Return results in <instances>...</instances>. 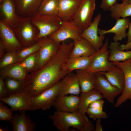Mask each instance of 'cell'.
I'll list each match as a JSON object with an SVG mask.
<instances>
[{
  "mask_svg": "<svg viewBox=\"0 0 131 131\" xmlns=\"http://www.w3.org/2000/svg\"><path fill=\"white\" fill-rule=\"evenodd\" d=\"M74 45L62 42L55 54L41 68L29 73L25 80V93L29 97L38 95L51 87L71 73L65 68Z\"/></svg>",
  "mask_w": 131,
  "mask_h": 131,
  "instance_id": "6da1fadb",
  "label": "cell"
},
{
  "mask_svg": "<svg viewBox=\"0 0 131 131\" xmlns=\"http://www.w3.org/2000/svg\"><path fill=\"white\" fill-rule=\"evenodd\" d=\"M53 124L60 131H68L72 127L80 131H95V128L86 115L78 111L73 112L56 111L49 116Z\"/></svg>",
  "mask_w": 131,
  "mask_h": 131,
  "instance_id": "7a4b0ae2",
  "label": "cell"
},
{
  "mask_svg": "<svg viewBox=\"0 0 131 131\" xmlns=\"http://www.w3.org/2000/svg\"><path fill=\"white\" fill-rule=\"evenodd\" d=\"M31 17L19 16L11 27L23 47L35 43L39 34L38 29L31 22Z\"/></svg>",
  "mask_w": 131,
  "mask_h": 131,
  "instance_id": "3957f363",
  "label": "cell"
},
{
  "mask_svg": "<svg viewBox=\"0 0 131 131\" xmlns=\"http://www.w3.org/2000/svg\"><path fill=\"white\" fill-rule=\"evenodd\" d=\"M31 20L39 31L36 42L49 37L57 31L61 26L63 21L57 15L43 14L38 12L31 17Z\"/></svg>",
  "mask_w": 131,
  "mask_h": 131,
  "instance_id": "277c9868",
  "label": "cell"
},
{
  "mask_svg": "<svg viewBox=\"0 0 131 131\" xmlns=\"http://www.w3.org/2000/svg\"><path fill=\"white\" fill-rule=\"evenodd\" d=\"M64 78L41 94L30 97L32 111L41 109L46 111L53 106L64 82Z\"/></svg>",
  "mask_w": 131,
  "mask_h": 131,
  "instance_id": "5b68a950",
  "label": "cell"
},
{
  "mask_svg": "<svg viewBox=\"0 0 131 131\" xmlns=\"http://www.w3.org/2000/svg\"><path fill=\"white\" fill-rule=\"evenodd\" d=\"M108 39L106 40L101 48L95 53L90 65L85 70L87 72L94 73L107 72L115 66L108 60Z\"/></svg>",
  "mask_w": 131,
  "mask_h": 131,
  "instance_id": "8992f818",
  "label": "cell"
},
{
  "mask_svg": "<svg viewBox=\"0 0 131 131\" xmlns=\"http://www.w3.org/2000/svg\"><path fill=\"white\" fill-rule=\"evenodd\" d=\"M39 41L41 47L38 52L37 63L33 71L41 68L46 64L57 53L61 45L49 37Z\"/></svg>",
  "mask_w": 131,
  "mask_h": 131,
  "instance_id": "52a82bcc",
  "label": "cell"
},
{
  "mask_svg": "<svg viewBox=\"0 0 131 131\" xmlns=\"http://www.w3.org/2000/svg\"><path fill=\"white\" fill-rule=\"evenodd\" d=\"M96 0H82L73 20L75 24L83 31L92 22L96 7Z\"/></svg>",
  "mask_w": 131,
  "mask_h": 131,
  "instance_id": "ba28073f",
  "label": "cell"
},
{
  "mask_svg": "<svg viewBox=\"0 0 131 131\" xmlns=\"http://www.w3.org/2000/svg\"><path fill=\"white\" fill-rule=\"evenodd\" d=\"M82 31L75 24L73 20L69 21H62L59 29L49 37L60 43L68 39L74 40L82 38L81 35Z\"/></svg>",
  "mask_w": 131,
  "mask_h": 131,
  "instance_id": "9c48e42d",
  "label": "cell"
},
{
  "mask_svg": "<svg viewBox=\"0 0 131 131\" xmlns=\"http://www.w3.org/2000/svg\"><path fill=\"white\" fill-rule=\"evenodd\" d=\"M112 63L123 71L125 77V84L121 95L118 98L114 106L117 107L128 99L131 101V58L123 62Z\"/></svg>",
  "mask_w": 131,
  "mask_h": 131,
  "instance_id": "30bf717a",
  "label": "cell"
},
{
  "mask_svg": "<svg viewBox=\"0 0 131 131\" xmlns=\"http://www.w3.org/2000/svg\"><path fill=\"white\" fill-rule=\"evenodd\" d=\"M94 89L111 104H113L115 98L122 93L119 89L110 82L105 75L99 72L96 74Z\"/></svg>",
  "mask_w": 131,
  "mask_h": 131,
  "instance_id": "8fae6325",
  "label": "cell"
},
{
  "mask_svg": "<svg viewBox=\"0 0 131 131\" xmlns=\"http://www.w3.org/2000/svg\"><path fill=\"white\" fill-rule=\"evenodd\" d=\"M101 18V15L99 13L94 18L89 26L83 31L81 34L82 38L88 41L95 50H99L103 45L105 39V35H98V26Z\"/></svg>",
  "mask_w": 131,
  "mask_h": 131,
  "instance_id": "7c38bea8",
  "label": "cell"
},
{
  "mask_svg": "<svg viewBox=\"0 0 131 131\" xmlns=\"http://www.w3.org/2000/svg\"><path fill=\"white\" fill-rule=\"evenodd\" d=\"M0 37L6 52H16L23 47L11 27L1 21Z\"/></svg>",
  "mask_w": 131,
  "mask_h": 131,
  "instance_id": "4fadbf2b",
  "label": "cell"
},
{
  "mask_svg": "<svg viewBox=\"0 0 131 131\" xmlns=\"http://www.w3.org/2000/svg\"><path fill=\"white\" fill-rule=\"evenodd\" d=\"M10 106L12 111H19L21 113L26 110L32 111L30 97L25 93L18 94H9L8 97L0 99Z\"/></svg>",
  "mask_w": 131,
  "mask_h": 131,
  "instance_id": "5bb4252c",
  "label": "cell"
},
{
  "mask_svg": "<svg viewBox=\"0 0 131 131\" xmlns=\"http://www.w3.org/2000/svg\"><path fill=\"white\" fill-rule=\"evenodd\" d=\"M82 0H59L57 16L64 21L73 20Z\"/></svg>",
  "mask_w": 131,
  "mask_h": 131,
  "instance_id": "9a60e30c",
  "label": "cell"
},
{
  "mask_svg": "<svg viewBox=\"0 0 131 131\" xmlns=\"http://www.w3.org/2000/svg\"><path fill=\"white\" fill-rule=\"evenodd\" d=\"M80 101L79 96L71 94L57 97L53 106L57 111L73 112L77 111Z\"/></svg>",
  "mask_w": 131,
  "mask_h": 131,
  "instance_id": "2e32d148",
  "label": "cell"
},
{
  "mask_svg": "<svg viewBox=\"0 0 131 131\" xmlns=\"http://www.w3.org/2000/svg\"><path fill=\"white\" fill-rule=\"evenodd\" d=\"M0 20L11 27L17 20V15L14 0H4L0 4Z\"/></svg>",
  "mask_w": 131,
  "mask_h": 131,
  "instance_id": "e0dca14e",
  "label": "cell"
},
{
  "mask_svg": "<svg viewBox=\"0 0 131 131\" xmlns=\"http://www.w3.org/2000/svg\"><path fill=\"white\" fill-rule=\"evenodd\" d=\"M42 0H14L19 16L31 17L37 12Z\"/></svg>",
  "mask_w": 131,
  "mask_h": 131,
  "instance_id": "ac0fdd59",
  "label": "cell"
},
{
  "mask_svg": "<svg viewBox=\"0 0 131 131\" xmlns=\"http://www.w3.org/2000/svg\"><path fill=\"white\" fill-rule=\"evenodd\" d=\"M81 92L78 78L76 74L70 73L66 76L59 91L58 95L68 94L79 96Z\"/></svg>",
  "mask_w": 131,
  "mask_h": 131,
  "instance_id": "d6986e66",
  "label": "cell"
},
{
  "mask_svg": "<svg viewBox=\"0 0 131 131\" xmlns=\"http://www.w3.org/2000/svg\"><path fill=\"white\" fill-rule=\"evenodd\" d=\"M130 21L128 18H119L116 20L115 24L112 28L108 30L98 28V33L100 35H105L108 33L115 34L113 39L114 41H121L127 36L126 30L128 28Z\"/></svg>",
  "mask_w": 131,
  "mask_h": 131,
  "instance_id": "ffe728a7",
  "label": "cell"
},
{
  "mask_svg": "<svg viewBox=\"0 0 131 131\" xmlns=\"http://www.w3.org/2000/svg\"><path fill=\"white\" fill-rule=\"evenodd\" d=\"M10 122L13 131H33L36 125L30 117L25 115V111L19 114H15Z\"/></svg>",
  "mask_w": 131,
  "mask_h": 131,
  "instance_id": "44dd1931",
  "label": "cell"
},
{
  "mask_svg": "<svg viewBox=\"0 0 131 131\" xmlns=\"http://www.w3.org/2000/svg\"><path fill=\"white\" fill-rule=\"evenodd\" d=\"M73 42V47L69 57L89 56L97 51L92 45L83 38L74 40Z\"/></svg>",
  "mask_w": 131,
  "mask_h": 131,
  "instance_id": "7402d4cb",
  "label": "cell"
},
{
  "mask_svg": "<svg viewBox=\"0 0 131 131\" xmlns=\"http://www.w3.org/2000/svg\"><path fill=\"white\" fill-rule=\"evenodd\" d=\"M79 80L81 92H85L94 89L96 73L87 72L85 69L75 70Z\"/></svg>",
  "mask_w": 131,
  "mask_h": 131,
  "instance_id": "603a6c76",
  "label": "cell"
},
{
  "mask_svg": "<svg viewBox=\"0 0 131 131\" xmlns=\"http://www.w3.org/2000/svg\"><path fill=\"white\" fill-rule=\"evenodd\" d=\"M77 111L85 115L90 104L93 101L104 98L102 95L94 89L90 91L81 92Z\"/></svg>",
  "mask_w": 131,
  "mask_h": 131,
  "instance_id": "cb8c5ba5",
  "label": "cell"
},
{
  "mask_svg": "<svg viewBox=\"0 0 131 131\" xmlns=\"http://www.w3.org/2000/svg\"><path fill=\"white\" fill-rule=\"evenodd\" d=\"M28 74L18 62L0 69V76L4 79L8 77L19 80H24Z\"/></svg>",
  "mask_w": 131,
  "mask_h": 131,
  "instance_id": "d4e9b609",
  "label": "cell"
},
{
  "mask_svg": "<svg viewBox=\"0 0 131 131\" xmlns=\"http://www.w3.org/2000/svg\"><path fill=\"white\" fill-rule=\"evenodd\" d=\"M95 54L89 56L69 57L65 68L71 72L78 69L86 70L90 65Z\"/></svg>",
  "mask_w": 131,
  "mask_h": 131,
  "instance_id": "484cf974",
  "label": "cell"
},
{
  "mask_svg": "<svg viewBox=\"0 0 131 131\" xmlns=\"http://www.w3.org/2000/svg\"><path fill=\"white\" fill-rule=\"evenodd\" d=\"M99 72L105 75L111 84L122 92L124 86L125 77L123 72L120 68L115 66L111 70Z\"/></svg>",
  "mask_w": 131,
  "mask_h": 131,
  "instance_id": "4316f807",
  "label": "cell"
},
{
  "mask_svg": "<svg viewBox=\"0 0 131 131\" xmlns=\"http://www.w3.org/2000/svg\"><path fill=\"white\" fill-rule=\"evenodd\" d=\"M118 41L111 42L108 48L110 50L108 58L111 62L124 61L131 58V50L124 51L121 50Z\"/></svg>",
  "mask_w": 131,
  "mask_h": 131,
  "instance_id": "83f0119b",
  "label": "cell"
},
{
  "mask_svg": "<svg viewBox=\"0 0 131 131\" xmlns=\"http://www.w3.org/2000/svg\"><path fill=\"white\" fill-rule=\"evenodd\" d=\"M111 11L110 16L115 20L120 17L125 18L131 16V3L124 5L122 3L117 2L114 4L109 8Z\"/></svg>",
  "mask_w": 131,
  "mask_h": 131,
  "instance_id": "f1b7e54d",
  "label": "cell"
},
{
  "mask_svg": "<svg viewBox=\"0 0 131 131\" xmlns=\"http://www.w3.org/2000/svg\"><path fill=\"white\" fill-rule=\"evenodd\" d=\"M7 89L9 94L25 93V80L20 81L8 77L4 79Z\"/></svg>",
  "mask_w": 131,
  "mask_h": 131,
  "instance_id": "f546056e",
  "label": "cell"
},
{
  "mask_svg": "<svg viewBox=\"0 0 131 131\" xmlns=\"http://www.w3.org/2000/svg\"><path fill=\"white\" fill-rule=\"evenodd\" d=\"M59 0H42L37 12L43 14L57 15Z\"/></svg>",
  "mask_w": 131,
  "mask_h": 131,
  "instance_id": "4dcf8cb0",
  "label": "cell"
},
{
  "mask_svg": "<svg viewBox=\"0 0 131 131\" xmlns=\"http://www.w3.org/2000/svg\"><path fill=\"white\" fill-rule=\"evenodd\" d=\"M41 47L40 41L36 42L33 45L26 47H23L16 52L18 62L26 57L38 52Z\"/></svg>",
  "mask_w": 131,
  "mask_h": 131,
  "instance_id": "1f68e13d",
  "label": "cell"
},
{
  "mask_svg": "<svg viewBox=\"0 0 131 131\" xmlns=\"http://www.w3.org/2000/svg\"><path fill=\"white\" fill-rule=\"evenodd\" d=\"M38 52L28 56L20 62H18L20 65L25 69L28 73L35 69L37 63Z\"/></svg>",
  "mask_w": 131,
  "mask_h": 131,
  "instance_id": "d6a6232c",
  "label": "cell"
},
{
  "mask_svg": "<svg viewBox=\"0 0 131 131\" xmlns=\"http://www.w3.org/2000/svg\"><path fill=\"white\" fill-rule=\"evenodd\" d=\"M18 62L16 52H6L0 58V69Z\"/></svg>",
  "mask_w": 131,
  "mask_h": 131,
  "instance_id": "836d02e7",
  "label": "cell"
},
{
  "mask_svg": "<svg viewBox=\"0 0 131 131\" xmlns=\"http://www.w3.org/2000/svg\"><path fill=\"white\" fill-rule=\"evenodd\" d=\"M86 113L89 117L95 120L98 119H106L108 118L107 114L103 110L89 107Z\"/></svg>",
  "mask_w": 131,
  "mask_h": 131,
  "instance_id": "e575fe53",
  "label": "cell"
},
{
  "mask_svg": "<svg viewBox=\"0 0 131 131\" xmlns=\"http://www.w3.org/2000/svg\"><path fill=\"white\" fill-rule=\"evenodd\" d=\"M2 102H0V120L10 121L13 117V111Z\"/></svg>",
  "mask_w": 131,
  "mask_h": 131,
  "instance_id": "d590c367",
  "label": "cell"
},
{
  "mask_svg": "<svg viewBox=\"0 0 131 131\" xmlns=\"http://www.w3.org/2000/svg\"><path fill=\"white\" fill-rule=\"evenodd\" d=\"M9 94L6 88L5 82L4 78L0 77V99L7 98L8 97Z\"/></svg>",
  "mask_w": 131,
  "mask_h": 131,
  "instance_id": "8d00e7d4",
  "label": "cell"
},
{
  "mask_svg": "<svg viewBox=\"0 0 131 131\" xmlns=\"http://www.w3.org/2000/svg\"><path fill=\"white\" fill-rule=\"evenodd\" d=\"M117 0H101L100 8L105 11L109 10L110 8L116 2Z\"/></svg>",
  "mask_w": 131,
  "mask_h": 131,
  "instance_id": "74e56055",
  "label": "cell"
},
{
  "mask_svg": "<svg viewBox=\"0 0 131 131\" xmlns=\"http://www.w3.org/2000/svg\"><path fill=\"white\" fill-rule=\"evenodd\" d=\"M104 103V101L102 99L97 100L92 102L89 107L103 110Z\"/></svg>",
  "mask_w": 131,
  "mask_h": 131,
  "instance_id": "f35d334b",
  "label": "cell"
},
{
  "mask_svg": "<svg viewBox=\"0 0 131 131\" xmlns=\"http://www.w3.org/2000/svg\"><path fill=\"white\" fill-rule=\"evenodd\" d=\"M101 119H98L97 120L95 128V131H103Z\"/></svg>",
  "mask_w": 131,
  "mask_h": 131,
  "instance_id": "ab89813d",
  "label": "cell"
},
{
  "mask_svg": "<svg viewBox=\"0 0 131 131\" xmlns=\"http://www.w3.org/2000/svg\"><path fill=\"white\" fill-rule=\"evenodd\" d=\"M6 52L5 47L0 40V58H1Z\"/></svg>",
  "mask_w": 131,
  "mask_h": 131,
  "instance_id": "60d3db41",
  "label": "cell"
},
{
  "mask_svg": "<svg viewBox=\"0 0 131 131\" xmlns=\"http://www.w3.org/2000/svg\"><path fill=\"white\" fill-rule=\"evenodd\" d=\"M128 28V31L127 33V40L126 44H128L131 42V22L129 23Z\"/></svg>",
  "mask_w": 131,
  "mask_h": 131,
  "instance_id": "b9f144b4",
  "label": "cell"
},
{
  "mask_svg": "<svg viewBox=\"0 0 131 131\" xmlns=\"http://www.w3.org/2000/svg\"><path fill=\"white\" fill-rule=\"evenodd\" d=\"M120 49L123 51L125 50H127L131 49V42L127 44L120 45Z\"/></svg>",
  "mask_w": 131,
  "mask_h": 131,
  "instance_id": "7bdbcfd3",
  "label": "cell"
},
{
  "mask_svg": "<svg viewBox=\"0 0 131 131\" xmlns=\"http://www.w3.org/2000/svg\"><path fill=\"white\" fill-rule=\"evenodd\" d=\"M122 4L124 5L129 4L131 3V0H122Z\"/></svg>",
  "mask_w": 131,
  "mask_h": 131,
  "instance_id": "ee69618b",
  "label": "cell"
},
{
  "mask_svg": "<svg viewBox=\"0 0 131 131\" xmlns=\"http://www.w3.org/2000/svg\"><path fill=\"white\" fill-rule=\"evenodd\" d=\"M9 128L8 127H7L5 129H3L2 127H0V131H6L8 130Z\"/></svg>",
  "mask_w": 131,
  "mask_h": 131,
  "instance_id": "f6af8a7d",
  "label": "cell"
},
{
  "mask_svg": "<svg viewBox=\"0 0 131 131\" xmlns=\"http://www.w3.org/2000/svg\"><path fill=\"white\" fill-rule=\"evenodd\" d=\"M4 0H0V4Z\"/></svg>",
  "mask_w": 131,
  "mask_h": 131,
  "instance_id": "bcb514c9",
  "label": "cell"
},
{
  "mask_svg": "<svg viewBox=\"0 0 131 131\" xmlns=\"http://www.w3.org/2000/svg\"></svg>",
  "mask_w": 131,
  "mask_h": 131,
  "instance_id": "7dc6e473",
  "label": "cell"
}]
</instances>
